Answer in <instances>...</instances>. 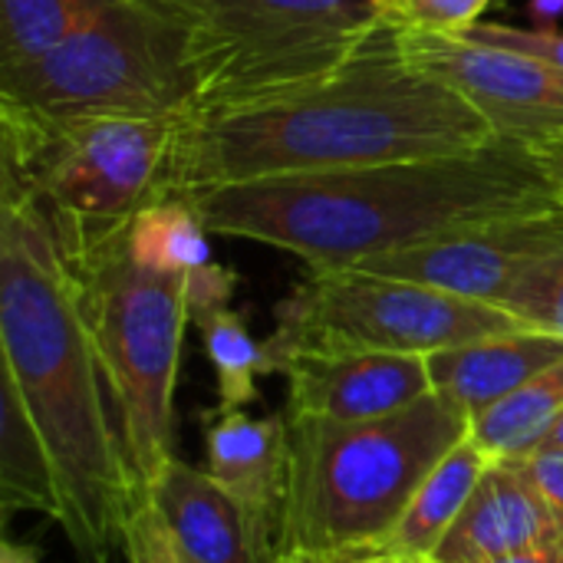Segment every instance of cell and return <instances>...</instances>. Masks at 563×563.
I'll return each instance as SVG.
<instances>
[{"instance_id":"6","label":"cell","mask_w":563,"mask_h":563,"mask_svg":"<svg viewBox=\"0 0 563 563\" xmlns=\"http://www.w3.org/2000/svg\"><path fill=\"white\" fill-rule=\"evenodd\" d=\"M178 30L198 112H228L327 79L386 40L379 0H129Z\"/></svg>"},{"instance_id":"12","label":"cell","mask_w":563,"mask_h":563,"mask_svg":"<svg viewBox=\"0 0 563 563\" xmlns=\"http://www.w3.org/2000/svg\"><path fill=\"white\" fill-rule=\"evenodd\" d=\"M287 379V416L360 422L393 416L432 396L426 356L294 353L274 363Z\"/></svg>"},{"instance_id":"19","label":"cell","mask_w":563,"mask_h":563,"mask_svg":"<svg viewBox=\"0 0 563 563\" xmlns=\"http://www.w3.org/2000/svg\"><path fill=\"white\" fill-rule=\"evenodd\" d=\"M0 505L59 521V488L40 429L10 386H0Z\"/></svg>"},{"instance_id":"34","label":"cell","mask_w":563,"mask_h":563,"mask_svg":"<svg viewBox=\"0 0 563 563\" xmlns=\"http://www.w3.org/2000/svg\"><path fill=\"white\" fill-rule=\"evenodd\" d=\"M541 449H561L563 452V412L558 416V422L551 426V432H548V439H544Z\"/></svg>"},{"instance_id":"8","label":"cell","mask_w":563,"mask_h":563,"mask_svg":"<svg viewBox=\"0 0 563 563\" xmlns=\"http://www.w3.org/2000/svg\"><path fill=\"white\" fill-rule=\"evenodd\" d=\"M0 109L43 119H181L198 112L185 40L155 13L106 0L53 49L0 66Z\"/></svg>"},{"instance_id":"17","label":"cell","mask_w":563,"mask_h":563,"mask_svg":"<svg viewBox=\"0 0 563 563\" xmlns=\"http://www.w3.org/2000/svg\"><path fill=\"white\" fill-rule=\"evenodd\" d=\"M488 465V452L472 435H465L419 485L386 548L406 561H429L449 534V528L465 511Z\"/></svg>"},{"instance_id":"7","label":"cell","mask_w":563,"mask_h":563,"mask_svg":"<svg viewBox=\"0 0 563 563\" xmlns=\"http://www.w3.org/2000/svg\"><path fill=\"white\" fill-rule=\"evenodd\" d=\"M125 231L59 251L106 366L142 498L175 459V386L191 300L188 277L152 271L129 254Z\"/></svg>"},{"instance_id":"26","label":"cell","mask_w":563,"mask_h":563,"mask_svg":"<svg viewBox=\"0 0 563 563\" xmlns=\"http://www.w3.org/2000/svg\"><path fill=\"white\" fill-rule=\"evenodd\" d=\"M125 558L129 563H175L172 538L155 511V505L142 495L132 508L129 531H125Z\"/></svg>"},{"instance_id":"23","label":"cell","mask_w":563,"mask_h":563,"mask_svg":"<svg viewBox=\"0 0 563 563\" xmlns=\"http://www.w3.org/2000/svg\"><path fill=\"white\" fill-rule=\"evenodd\" d=\"M501 310L531 330L563 336V251L521 274L505 294Z\"/></svg>"},{"instance_id":"2","label":"cell","mask_w":563,"mask_h":563,"mask_svg":"<svg viewBox=\"0 0 563 563\" xmlns=\"http://www.w3.org/2000/svg\"><path fill=\"white\" fill-rule=\"evenodd\" d=\"M205 228L267 244L310 271L429 244L495 218L558 208L551 181L521 142L383 162L323 175L221 185L191 195Z\"/></svg>"},{"instance_id":"28","label":"cell","mask_w":563,"mask_h":563,"mask_svg":"<svg viewBox=\"0 0 563 563\" xmlns=\"http://www.w3.org/2000/svg\"><path fill=\"white\" fill-rule=\"evenodd\" d=\"M531 152L541 162V168H544V175L551 181V191H554L558 205L563 208V132L554 135V139H548V142L531 145Z\"/></svg>"},{"instance_id":"32","label":"cell","mask_w":563,"mask_h":563,"mask_svg":"<svg viewBox=\"0 0 563 563\" xmlns=\"http://www.w3.org/2000/svg\"><path fill=\"white\" fill-rule=\"evenodd\" d=\"M0 563H40V558H36V551L26 548V544L3 541V544H0Z\"/></svg>"},{"instance_id":"3","label":"cell","mask_w":563,"mask_h":563,"mask_svg":"<svg viewBox=\"0 0 563 563\" xmlns=\"http://www.w3.org/2000/svg\"><path fill=\"white\" fill-rule=\"evenodd\" d=\"M492 142L488 122L452 86L406 59L389 33L313 86L191 115L181 129L178 195L455 155Z\"/></svg>"},{"instance_id":"18","label":"cell","mask_w":563,"mask_h":563,"mask_svg":"<svg viewBox=\"0 0 563 563\" xmlns=\"http://www.w3.org/2000/svg\"><path fill=\"white\" fill-rule=\"evenodd\" d=\"M563 412V360L515 389L511 396L498 399L485 412L472 416L468 435L488 452L492 462H521L534 455L551 426Z\"/></svg>"},{"instance_id":"10","label":"cell","mask_w":563,"mask_h":563,"mask_svg":"<svg viewBox=\"0 0 563 563\" xmlns=\"http://www.w3.org/2000/svg\"><path fill=\"white\" fill-rule=\"evenodd\" d=\"M406 59L452 86L495 139L538 145L563 132V69L462 33H396Z\"/></svg>"},{"instance_id":"16","label":"cell","mask_w":563,"mask_h":563,"mask_svg":"<svg viewBox=\"0 0 563 563\" xmlns=\"http://www.w3.org/2000/svg\"><path fill=\"white\" fill-rule=\"evenodd\" d=\"M561 360L563 336L541 330H511L426 356L432 393L459 406L468 419Z\"/></svg>"},{"instance_id":"33","label":"cell","mask_w":563,"mask_h":563,"mask_svg":"<svg viewBox=\"0 0 563 563\" xmlns=\"http://www.w3.org/2000/svg\"><path fill=\"white\" fill-rule=\"evenodd\" d=\"M277 563H333V558H327V554H313V551H284V558Z\"/></svg>"},{"instance_id":"11","label":"cell","mask_w":563,"mask_h":563,"mask_svg":"<svg viewBox=\"0 0 563 563\" xmlns=\"http://www.w3.org/2000/svg\"><path fill=\"white\" fill-rule=\"evenodd\" d=\"M563 251V208L528 211L472 224L465 231L393 251L356 264L353 271L426 284L455 297L501 307L505 294L534 264Z\"/></svg>"},{"instance_id":"14","label":"cell","mask_w":563,"mask_h":563,"mask_svg":"<svg viewBox=\"0 0 563 563\" xmlns=\"http://www.w3.org/2000/svg\"><path fill=\"white\" fill-rule=\"evenodd\" d=\"M563 541V515L525 462H492L429 563H485Z\"/></svg>"},{"instance_id":"25","label":"cell","mask_w":563,"mask_h":563,"mask_svg":"<svg viewBox=\"0 0 563 563\" xmlns=\"http://www.w3.org/2000/svg\"><path fill=\"white\" fill-rule=\"evenodd\" d=\"M462 36L495 43V46H508V49H521V53L541 56V59L563 69V33L548 30V26H511V23H485L482 20L472 30H465Z\"/></svg>"},{"instance_id":"36","label":"cell","mask_w":563,"mask_h":563,"mask_svg":"<svg viewBox=\"0 0 563 563\" xmlns=\"http://www.w3.org/2000/svg\"><path fill=\"white\" fill-rule=\"evenodd\" d=\"M409 563H429V561H409Z\"/></svg>"},{"instance_id":"22","label":"cell","mask_w":563,"mask_h":563,"mask_svg":"<svg viewBox=\"0 0 563 563\" xmlns=\"http://www.w3.org/2000/svg\"><path fill=\"white\" fill-rule=\"evenodd\" d=\"M106 0H0V66L26 63L63 43Z\"/></svg>"},{"instance_id":"27","label":"cell","mask_w":563,"mask_h":563,"mask_svg":"<svg viewBox=\"0 0 563 563\" xmlns=\"http://www.w3.org/2000/svg\"><path fill=\"white\" fill-rule=\"evenodd\" d=\"M528 465V472L534 475L538 488L544 492V498L563 515V452L561 449H538L534 455L521 459Z\"/></svg>"},{"instance_id":"30","label":"cell","mask_w":563,"mask_h":563,"mask_svg":"<svg viewBox=\"0 0 563 563\" xmlns=\"http://www.w3.org/2000/svg\"><path fill=\"white\" fill-rule=\"evenodd\" d=\"M333 563H409L406 558H399L389 548H369V551H353V554H340L333 558Z\"/></svg>"},{"instance_id":"9","label":"cell","mask_w":563,"mask_h":563,"mask_svg":"<svg viewBox=\"0 0 563 563\" xmlns=\"http://www.w3.org/2000/svg\"><path fill=\"white\" fill-rule=\"evenodd\" d=\"M274 317V333L264 340L267 373L294 353L432 356L472 340L531 330L495 303L353 267L310 271Z\"/></svg>"},{"instance_id":"5","label":"cell","mask_w":563,"mask_h":563,"mask_svg":"<svg viewBox=\"0 0 563 563\" xmlns=\"http://www.w3.org/2000/svg\"><path fill=\"white\" fill-rule=\"evenodd\" d=\"M188 119L43 122L0 109V188L26 195L59 247L125 231L145 208L178 195Z\"/></svg>"},{"instance_id":"13","label":"cell","mask_w":563,"mask_h":563,"mask_svg":"<svg viewBox=\"0 0 563 563\" xmlns=\"http://www.w3.org/2000/svg\"><path fill=\"white\" fill-rule=\"evenodd\" d=\"M208 472L241 505L261 563L284 558L290 439L287 416L254 419L244 409H218L205 416Z\"/></svg>"},{"instance_id":"24","label":"cell","mask_w":563,"mask_h":563,"mask_svg":"<svg viewBox=\"0 0 563 563\" xmlns=\"http://www.w3.org/2000/svg\"><path fill=\"white\" fill-rule=\"evenodd\" d=\"M488 7L492 0H379L383 26L393 33H465Z\"/></svg>"},{"instance_id":"1","label":"cell","mask_w":563,"mask_h":563,"mask_svg":"<svg viewBox=\"0 0 563 563\" xmlns=\"http://www.w3.org/2000/svg\"><path fill=\"white\" fill-rule=\"evenodd\" d=\"M0 386H10L53 462L59 528L79 563L125 548L139 501L122 416L92 343L76 277L49 224L0 188Z\"/></svg>"},{"instance_id":"31","label":"cell","mask_w":563,"mask_h":563,"mask_svg":"<svg viewBox=\"0 0 563 563\" xmlns=\"http://www.w3.org/2000/svg\"><path fill=\"white\" fill-rule=\"evenodd\" d=\"M563 16V0H531V20L538 26H551Z\"/></svg>"},{"instance_id":"29","label":"cell","mask_w":563,"mask_h":563,"mask_svg":"<svg viewBox=\"0 0 563 563\" xmlns=\"http://www.w3.org/2000/svg\"><path fill=\"white\" fill-rule=\"evenodd\" d=\"M485 563H563V541L544 544V548H531V551H518V554H505V558H495V561Z\"/></svg>"},{"instance_id":"21","label":"cell","mask_w":563,"mask_h":563,"mask_svg":"<svg viewBox=\"0 0 563 563\" xmlns=\"http://www.w3.org/2000/svg\"><path fill=\"white\" fill-rule=\"evenodd\" d=\"M191 323L201 333L205 353L218 373L221 409H244L257 399V376L267 373V350L257 343L231 307H211L191 313Z\"/></svg>"},{"instance_id":"20","label":"cell","mask_w":563,"mask_h":563,"mask_svg":"<svg viewBox=\"0 0 563 563\" xmlns=\"http://www.w3.org/2000/svg\"><path fill=\"white\" fill-rule=\"evenodd\" d=\"M211 231L205 228L201 214L195 211L191 198H165L145 208L125 231L129 254L162 274L191 277L211 261Z\"/></svg>"},{"instance_id":"35","label":"cell","mask_w":563,"mask_h":563,"mask_svg":"<svg viewBox=\"0 0 563 563\" xmlns=\"http://www.w3.org/2000/svg\"><path fill=\"white\" fill-rule=\"evenodd\" d=\"M172 548H175V544H172ZM175 563H195V561H188V558H181V554L175 551Z\"/></svg>"},{"instance_id":"15","label":"cell","mask_w":563,"mask_h":563,"mask_svg":"<svg viewBox=\"0 0 563 563\" xmlns=\"http://www.w3.org/2000/svg\"><path fill=\"white\" fill-rule=\"evenodd\" d=\"M145 498L155 505L181 558L195 563H261L241 505L208 468L172 459Z\"/></svg>"},{"instance_id":"4","label":"cell","mask_w":563,"mask_h":563,"mask_svg":"<svg viewBox=\"0 0 563 563\" xmlns=\"http://www.w3.org/2000/svg\"><path fill=\"white\" fill-rule=\"evenodd\" d=\"M468 422L435 393L360 422L287 416L284 551L340 558L386 548L419 485L468 435Z\"/></svg>"}]
</instances>
